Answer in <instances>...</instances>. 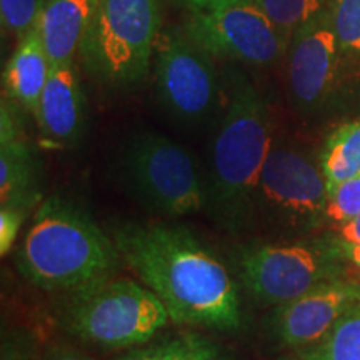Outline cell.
Segmentation results:
<instances>
[{"instance_id": "6da1fadb", "label": "cell", "mask_w": 360, "mask_h": 360, "mask_svg": "<svg viewBox=\"0 0 360 360\" xmlns=\"http://www.w3.org/2000/svg\"><path fill=\"white\" fill-rule=\"evenodd\" d=\"M120 257L164 302L170 321L233 330L240 300L231 274L186 227L125 222L112 231Z\"/></svg>"}, {"instance_id": "7a4b0ae2", "label": "cell", "mask_w": 360, "mask_h": 360, "mask_svg": "<svg viewBox=\"0 0 360 360\" xmlns=\"http://www.w3.org/2000/svg\"><path fill=\"white\" fill-rule=\"evenodd\" d=\"M272 146V120L264 97L244 72L229 69L224 114L205 177V207L224 231L240 233L254 224L260 172Z\"/></svg>"}, {"instance_id": "3957f363", "label": "cell", "mask_w": 360, "mask_h": 360, "mask_svg": "<svg viewBox=\"0 0 360 360\" xmlns=\"http://www.w3.org/2000/svg\"><path fill=\"white\" fill-rule=\"evenodd\" d=\"M120 252L114 238L74 202L44 200L15 254L17 270L45 292H70L115 277Z\"/></svg>"}, {"instance_id": "277c9868", "label": "cell", "mask_w": 360, "mask_h": 360, "mask_svg": "<svg viewBox=\"0 0 360 360\" xmlns=\"http://www.w3.org/2000/svg\"><path fill=\"white\" fill-rule=\"evenodd\" d=\"M64 295L57 310L58 327L97 349L141 347L170 321L159 297L130 278L110 277Z\"/></svg>"}, {"instance_id": "5b68a950", "label": "cell", "mask_w": 360, "mask_h": 360, "mask_svg": "<svg viewBox=\"0 0 360 360\" xmlns=\"http://www.w3.org/2000/svg\"><path fill=\"white\" fill-rule=\"evenodd\" d=\"M162 0H97L79 57L98 84L112 89L141 85L159 42Z\"/></svg>"}, {"instance_id": "8992f818", "label": "cell", "mask_w": 360, "mask_h": 360, "mask_svg": "<svg viewBox=\"0 0 360 360\" xmlns=\"http://www.w3.org/2000/svg\"><path fill=\"white\" fill-rule=\"evenodd\" d=\"M125 191L150 214H197L205 207V179L184 147L157 132L135 135L119 162Z\"/></svg>"}, {"instance_id": "52a82bcc", "label": "cell", "mask_w": 360, "mask_h": 360, "mask_svg": "<svg viewBox=\"0 0 360 360\" xmlns=\"http://www.w3.org/2000/svg\"><path fill=\"white\" fill-rule=\"evenodd\" d=\"M350 265L330 236L250 245L240 252L237 274L259 302L282 305L323 282L347 276Z\"/></svg>"}, {"instance_id": "ba28073f", "label": "cell", "mask_w": 360, "mask_h": 360, "mask_svg": "<svg viewBox=\"0 0 360 360\" xmlns=\"http://www.w3.org/2000/svg\"><path fill=\"white\" fill-rule=\"evenodd\" d=\"M328 188L321 162L300 148L274 143L260 172L254 224L299 236L323 225Z\"/></svg>"}, {"instance_id": "9c48e42d", "label": "cell", "mask_w": 360, "mask_h": 360, "mask_svg": "<svg viewBox=\"0 0 360 360\" xmlns=\"http://www.w3.org/2000/svg\"><path fill=\"white\" fill-rule=\"evenodd\" d=\"M184 30L212 57L255 67L277 64L287 56L290 44V39L250 0L195 12Z\"/></svg>"}, {"instance_id": "30bf717a", "label": "cell", "mask_w": 360, "mask_h": 360, "mask_svg": "<svg viewBox=\"0 0 360 360\" xmlns=\"http://www.w3.org/2000/svg\"><path fill=\"white\" fill-rule=\"evenodd\" d=\"M155 85L170 114L200 122L215 109L219 79L212 56L184 32H165L155 47Z\"/></svg>"}, {"instance_id": "8fae6325", "label": "cell", "mask_w": 360, "mask_h": 360, "mask_svg": "<svg viewBox=\"0 0 360 360\" xmlns=\"http://www.w3.org/2000/svg\"><path fill=\"white\" fill-rule=\"evenodd\" d=\"M342 53L327 8L295 30L287 51V80L299 109L315 112L334 96Z\"/></svg>"}, {"instance_id": "7c38bea8", "label": "cell", "mask_w": 360, "mask_h": 360, "mask_svg": "<svg viewBox=\"0 0 360 360\" xmlns=\"http://www.w3.org/2000/svg\"><path fill=\"white\" fill-rule=\"evenodd\" d=\"M360 302V277H340L277 305L272 334L287 349L304 350L330 334L340 319Z\"/></svg>"}, {"instance_id": "4fadbf2b", "label": "cell", "mask_w": 360, "mask_h": 360, "mask_svg": "<svg viewBox=\"0 0 360 360\" xmlns=\"http://www.w3.org/2000/svg\"><path fill=\"white\" fill-rule=\"evenodd\" d=\"M34 115L44 141L57 147L79 142L85 127V98L75 64L52 67Z\"/></svg>"}, {"instance_id": "5bb4252c", "label": "cell", "mask_w": 360, "mask_h": 360, "mask_svg": "<svg viewBox=\"0 0 360 360\" xmlns=\"http://www.w3.org/2000/svg\"><path fill=\"white\" fill-rule=\"evenodd\" d=\"M97 0H47L39 30L52 67L74 64Z\"/></svg>"}, {"instance_id": "9a60e30c", "label": "cell", "mask_w": 360, "mask_h": 360, "mask_svg": "<svg viewBox=\"0 0 360 360\" xmlns=\"http://www.w3.org/2000/svg\"><path fill=\"white\" fill-rule=\"evenodd\" d=\"M51 72V58L44 47L37 24L19 40L15 52L4 69V89L7 98H11L17 107L34 114Z\"/></svg>"}, {"instance_id": "2e32d148", "label": "cell", "mask_w": 360, "mask_h": 360, "mask_svg": "<svg viewBox=\"0 0 360 360\" xmlns=\"http://www.w3.org/2000/svg\"><path fill=\"white\" fill-rule=\"evenodd\" d=\"M0 199L29 212L39 200V175L34 148L24 137L0 142Z\"/></svg>"}, {"instance_id": "e0dca14e", "label": "cell", "mask_w": 360, "mask_h": 360, "mask_svg": "<svg viewBox=\"0 0 360 360\" xmlns=\"http://www.w3.org/2000/svg\"><path fill=\"white\" fill-rule=\"evenodd\" d=\"M328 192L339 184L360 175V119L342 124L327 137L321 155Z\"/></svg>"}, {"instance_id": "ac0fdd59", "label": "cell", "mask_w": 360, "mask_h": 360, "mask_svg": "<svg viewBox=\"0 0 360 360\" xmlns=\"http://www.w3.org/2000/svg\"><path fill=\"white\" fill-rule=\"evenodd\" d=\"M297 355L309 360H360V302L340 319L326 339L297 350Z\"/></svg>"}, {"instance_id": "d6986e66", "label": "cell", "mask_w": 360, "mask_h": 360, "mask_svg": "<svg viewBox=\"0 0 360 360\" xmlns=\"http://www.w3.org/2000/svg\"><path fill=\"white\" fill-rule=\"evenodd\" d=\"M255 4L270 20L282 30L287 37L292 35L300 25L326 11L330 0H250Z\"/></svg>"}, {"instance_id": "ffe728a7", "label": "cell", "mask_w": 360, "mask_h": 360, "mask_svg": "<svg viewBox=\"0 0 360 360\" xmlns=\"http://www.w3.org/2000/svg\"><path fill=\"white\" fill-rule=\"evenodd\" d=\"M214 350L204 340L177 337L135 349L117 360H212Z\"/></svg>"}, {"instance_id": "44dd1931", "label": "cell", "mask_w": 360, "mask_h": 360, "mask_svg": "<svg viewBox=\"0 0 360 360\" xmlns=\"http://www.w3.org/2000/svg\"><path fill=\"white\" fill-rule=\"evenodd\" d=\"M327 11L342 52L360 57V0H330Z\"/></svg>"}, {"instance_id": "7402d4cb", "label": "cell", "mask_w": 360, "mask_h": 360, "mask_svg": "<svg viewBox=\"0 0 360 360\" xmlns=\"http://www.w3.org/2000/svg\"><path fill=\"white\" fill-rule=\"evenodd\" d=\"M360 215V175L352 177L328 192L323 225L332 229L350 222Z\"/></svg>"}, {"instance_id": "603a6c76", "label": "cell", "mask_w": 360, "mask_h": 360, "mask_svg": "<svg viewBox=\"0 0 360 360\" xmlns=\"http://www.w3.org/2000/svg\"><path fill=\"white\" fill-rule=\"evenodd\" d=\"M47 0H0V20L4 32L19 40L37 25Z\"/></svg>"}, {"instance_id": "cb8c5ba5", "label": "cell", "mask_w": 360, "mask_h": 360, "mask_svg": "<svg viewBox=\"0 0 360 360\" xmlns=\"http://www.w3.org/2000/svg\"><path fill=\"white\" fill-rule=\"evenodd\" d=\"M42 352L37 332L32 328L15 327L2 334L0 360H42Z\"/></svg>"}, {"instance_id": "d4e9b609", "label": "cell", "mask_w": 360, "mask_h": 360, "mask_svg": "<svg viewBox=\"0 0 360 360\" xmlns=\"http://www.w3.org/2000/svg\"><path fill=\"white\" fill-rule=\"evenodd\" d=\"M27 214L29 212H25L24 209H19V207H0V255L2 257H6L8 252H11L12 245L15 244L17 236H19V231Z\"/></svg>"}, {"instance_id": "484cf974", "label": "cell", "mask_w": 360, "mask_h": 360, "mask_svg": "<svg viewBox=\"0 0 360 360\" xmlns=\"http://www.w3.org/2000/svg\"><path fill=\"white\" fill-rule=\"evenodd\" d=\"M42 360H94L84 350L75 347L64 340L51 342L45 345L42 352Z\"/></svg>"}, {"instance_id": "4316f807", "label": "cell", "mask_w": 360, "mask_h": 360, "mask_svg": "<svg viewBox=\"0 0 360 360\" xmlns=\"http://www.w3.org/2000/svg\"><path fill=\"white\" fill-rule=\"evenodd\" d=\"M328 236L344 244H360V215L340 227L332 229Z\"/></svg>"}, {"instance_id": "83f0119b", "label": "cell", "mask_w": 360, "mask_h": 360, "mask_svg": "<svg viewBox=\"0 0 360 360\" xmlns=\"http://www.w3.org/2000/svg\"><path fill=\"white\" fill-rule=\"evenodd\" d=\"M335 242L340 247V254H342V257L345 259V262H347L350 267H354L355 270H357L359 276H360V244H344V242H339V240H335Z\"/></svg>"}, {"instance_id": "f1b7e54d", "label": "cell", "mask_w": 360, "mask_h": 360, "mask_svg": "<svg viewBox=\"0 0 360 360\" xmlns=\"http://www.w3.org/2000/svg\"><path fill=\"white\" fill-rule=\"evenodd\" d=\"M231 2H236V0H182V4H186L193 13L212 11V8L222 7L225 4Z\"/></svg>"}, {"instance_id": "f546056e", "label": "cell", "mask_w": 360, "mask_h": 360, "mask_svg": "<svg viewBox=\"0 0 360 360\" xmlns=\"http://www.w3.org/2000/svg\"><path fill=\"white\" fill-rule=\"evenodd\" d=\"M289 360H309V359H302V357H299V355H295L294 359H289Z\"/></svg>"}]
</instances>
